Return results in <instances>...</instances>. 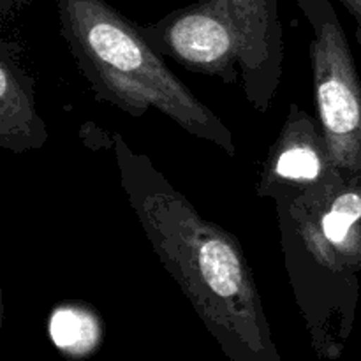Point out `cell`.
I'll return each instance as SVG.
<instances>
[{
    "label": "cell",
    "instance_id": "obj_2",
    "mask_svg": "<svg viewBox=\"0 0 361 361\" xmlns=\"http://www.w3.org/2000/svg\"><path fill=\"white\" fill-rule=\"evenodd\" d=\"M282 259L310 348L338 361L360 302L361 169L334 185L275 204Z\"/></svg>",
    "mask_w": 361,
    "mask_h": 361
},
{
    "label": "cell",
    "instance_id": "obj_5",
    "mask_svg": "<svg viewBox=\"0 0 361 361\" xmlns=\"http://www.w3.org/2000/svg\"><path fill=\"white\" fill-rule=\"evenodd\" d=\"M140 30L155 51L190 73L238 83L240 41L228 0H200L140 25Z\"/></svg>",
    "mask_w": 361,
    "mask_h": 361
},
{
    "label": "cell",
    "instance_id": "obj_8",
    "mask_svg": "<svg viewBox=\"0 0 361 361\" xmlns=\"http://www.w3.org/2000/svg\"><path fill=\"white\" fill-rule=\"evenodd\" d=\"M48 141L44 120L35 109L34 81L18 60V46L0 44V147L13 154L42 148Z\"/></svg>",
    "mask_w": 361,
    "mask_h": 361
},
{
    "label": "cell",
    "instance_id": "obj_4",
    "mask_svg": "<svg viewBox=\"0 0 361 361\" xmlns=\"http://www.w3.org/2000/svg\"><path fill=\"white\" fill-rule=\"evenodd\" d=\"M312 30L309 53L317 120L334 166L344 176L361 169V78L330 0H296Z\"/></svg>",
    "mask_w": 361,
    "mask_h": 361
},
{
    "label": "cell",
    "instance_id": "obj_10",
    "mask_svg": "<svg viewBox=\"0 0 361 361\" xmlns=\"http://www.w3.org/2000/svg\"><path fill=\"white\" fill-rule=\"evenodd\" d=\"M342 6L349 13V16L355 20L356 23V41L361 46V0H341Z\"/></svg>",
    "mask_w": 361,
    "mask_h": 361
},
{
    "label": "cell",
    "instance_id": "obj_7",
    "mask_svg": "<svg viewBox=\"0 0 361 361\" xmlns=\"http://www.w3.org/2000/svg\"><path fill=\"white\" fill-rule=\"evenodd\" d=\"M240 41V85L254 109L271 108L284 71V30L277 0H228Z\"/></svg>",
    "mask_w": 361,
    "mask_h": 361
},
{
    "label": "cell",
    "instance_id": "obj_3",
    "mask_svg": "<svg viewBox=\"0 0 361 361\" xmlns=\"http://www.w3.org/2000/svg\"><path fill=\"white\" fill-rule=\"evenodd\" d=\"M60 32L95 99L130 116L155 109L235 157L229 127L166 66L140 25L106 0H56Z\"/></svg>",
    "mask_w": 361,
    "mask_h": 361
},
{
    "label": "cell",
    "instance_id": "obj_6",
    "mask_svg": "<svg viewBox=\"0 0 361 361\" xmlns=\"http://www.w3.org/2000/svg\"><path fill=\"white\" fill-rule=\"evenodd\" d=\"M342 178L344 175L331 161L319 120L293 102L263 162L257 196L282 204Z\"/></svg>",
    "mask_w": 361,
    "mask_h": 361
},
{
    "label": "cell",
    "instance_id": "obj_1",
    "mask_svg": "<svg viewBox=\"0 0 361 361\" xmlns=\"http://www.w3.org/2000/svg\"><path fill=\"white\" fill-rule=\"evenodd\" d=\"M120 185L162 267L229 361H282L242 243L197 212L122 134L111 145Z\"/></svg>",
    "mask_w": 361,
    "mask_h": 361
},
{
    "label": "cell",
    "instance_id": "obj_9",
    "mask_svg": "<svg viewBox=\"0 0 361 361\" xmlns=\"http://www.w3.org/2000/svg\"><path fill=\"white\" fill-rule=\"evenodd\" d=\"M49 334L56 348L71 355H83L95 348L101 337V328L87 309L62 307L53 312Z\"/></svg>",
    "mask_w": 361,
    "mask_h": 361
},
{
    "label": "cell",
    "instance_id": "obj_11",
    "mask_svg": "<svg viewBox=\"0 0 361 361\" xmlns=\"http://www.w3.org/2000/svg\"><path fill=\"white\" fill-rule=\"evenodd\" d=\"M25 2H27V0H0V11H2V16L6 18L11 11L18 9V7L23 6Z\"/></svg>",
    "mask_w": 361,
    "mask_h": 361
}]
</instances>
